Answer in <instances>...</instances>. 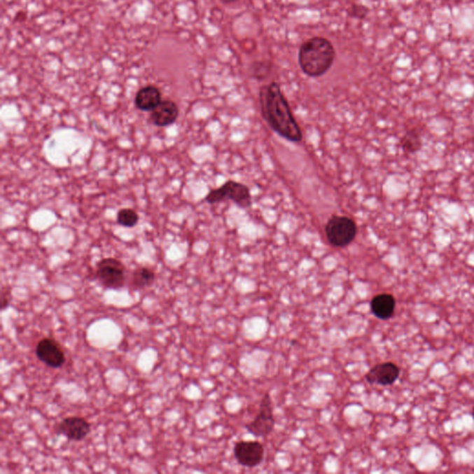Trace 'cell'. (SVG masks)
Instances as JSON below:
<instances>
[{"mask_svg": "<svg viewBox=\"0 0 474 474\" xmlns=\"http://www.w3.org/2000/svg\"><path fill=\"white\" fill-rule=\"evenodd\" d=\"M205 200L209 204L232 200L241 208H249L251 205L249 189L243 183L235 181H228L221 188L211 190L206 195Z\"/></svg>", "mask_w": 474, "mask_h": 474, "instance_id": "277c9868", "label": "cell"}, {"mask_svg": "<svg viewBox=\"0 0 474 474\" xmlns=\"http://www.w3.org/2000/svg\"><path fill=\"white\" fill-rule=\"evenodd\" d=\"M354 221L346 216H333L326 225L327 239L335 248H344L354 241L357 235Z\"/></svg>", "mask_w": 474, "mask_h": 474, "instance_id": "3957f363", "label": "cell"}, {"mask_svg": "<svg viewBox=\"0 0 474 474\" xmlns=\"http://www.w3.org/2000/svg\"><path fill=\"white\" fill-rule=\"evenodd\" d=\"M271 71V64L265 62H257L253 63L251 66V73L253 76L258 80L265 79L269 76Z\"/></svg>", "mask_w": 474, "mask_h": 474, "instance_id": "e0dca14e", "label": "cell"}, {"mask_svg": "<svg viewBox=\"0 0 474 474\" xmlns=\"http://www.w3.org/2000/svg\"><path fill=\"white\" fill-rule=\"evenodd\" d=\"M179 116V108L172 100H162L153 111H151V120L158 127H166L174 125Z\"/></svg>", "mask_w": 474, "mask_h": 474, "instance_id": "8fae6325", "label": "cell"}, {"mask_svg": "<svg viewBox=\"0 0 474 474\" xmlns=\"http://www.w3.org/2000/svg\"><path fill=\"white\" fill-rule=\"evenodd\" d=\"M139 221V215L133 209H122L117 214V223L126 228H133Z\"/></svg>", "mask_w": 474, "mask_h": 474, "instance_id": "2e32d148", "label": "cell"}, {"mask_svg": "<svg viewBox=\"0 0 474 474\" xmlns=\"http://www.w3.org/2000/svg\"><path fill=\"white\" fill-rule=\"evenodd\" d=\"M400 370L398 365L393 363H384L375 365L365 375V379L370 384L378 386H391L398 380Z\"/></svg>", "mask_w": 474, "mask_h": 474, "instance_id": "9c48e42d", "label": "cell"}, {"mask_svg": "<svg viewBox=\"0 0 474 474\" xmlns=\"http://www.w3.org/2000/svg\"><path fill=\"white\" fill-rule=\"evenodd\" d=\"M37 358L48 367L57 369L65 363L66 358L64 351L55 339L47 337L43 338L37 344L36 349Z\"/></svg>", "mask_w": 474, "mask_h": 474, "instance_id": "ba28073f", "label": "cell"}, {"mask_svg": "<svg viewBox=\"0 0 474 474\" xmlns=\"http://www.w3.org/2000/svg\"><path fill=\"white\" fill-rule=\"evenodd\" d=\"M260 104L263 117L275 133L291 142L302 140V132L277 83L260 88Z\"/></svg>", "mask_w": 474, "mask_h": 474, "instance_id": "6da1fadb", "label": "cell"}, {"mask_svg": "<svg viewBox=\"0 0 474 474\" xmlns=\"http://www.w3.org/2000/svg\"><path fill=\"white\" fill-rule=\"evenodd\" d=\"M162 102V92L154 85L144 86L134 99L136 107L142 111H152Z\"/></svg>", "mask_w": 474, "mask_h": 474, "instance_id": "7c38bea8", "label": "cell"}, {"mask_svg": "<svg viewBox=\"0 0 474 474\" xmlns=\"http://www.w3.org/2000/svg\"><path fill=\"white\" fill-rule=\"evenodd\" d=\"M220 1L224 3V4H232V3L237 2L238 0H220Z\"/></svg>", "mask_w": 474, "mask_h": 474, "instance_id": "d6986e66", "label": "cell"}, {"mask_svg": "<svg viewBox=\"0 0 474 474\" xmlns=\"http://www.w3.org/2000/svg\"><path fill=\"white\" fill-rule=\"evenodd\" d=\"M274 425V405L271 396L267 393L261 399L258 414L246 425V429L256 438H266L272 432Z\"/></svg>", "mask_w": 474, "mask_h": 474, "instance_id": "8992f818", "label": "cell"}, {"mask_svg": "<svg viewBox=\"0 0 474 474\" xmlns=\"http://www.w3.org/2000/svg\"><path fill=\"white\" fill-rule=\"evenodd\" d=\"M155 278H156V275L151 269L148 268V267H140L132 275V286L134 289L146 288V287L153 284Z\"/></svg>", "mask_w": 474, "mask_h": 474, "instance_id": "5bb4252c", "label": "cell"}, {"mask_svg": "<svg viewBox=\"0 0 474 474\" xmlns=\"http://www.w3.org/2000/svg\"><path fill=\"white\" fill-rule=\"evenodd\" d=\"M400 145L404 152L407 154H414L421 148V139L416 129L407 131L402 137Z\"/></svg>", "mask_w": 474, "mask_h": 474, "instance_id": "9a60e30c", "label": "cell"}, {"mask_svg": "<svg viewBox=\"0 0 474 474\" xmlns=\"http://www.w3.org/2000/svg\"><path fill=\"white\" fill-rule=\"evenodd\" d=\"M263 445L258 441H239L234 447V455L238 463L244 467L254 468L263 462Z\"/></svg>", "mask_w": 474, "mask_h": 474, "instance_id": "52a82bcc", "label": "cell"}, {"mask_svg": "<svg viewBox=\"0 0 474 474\" xmlns=\"http://www.w3.org/2000/svg\"><path fill=\"white\" fill-rule=\"evenodd\" d=\"M368 8L365 6L353 5L349 11V15L357 19H364L368 14Z\"/></svg>", "mask_w": 474, "mask_h": 474, "instance_id": "ac0fdd59", "label": "cell"}, {"mask_svg": "<svg viewBox=\"0 0 474 474\" xmlns=\"http://www.w3.org/2000/svg\"><path fill=\"white\" fill-rule=\"evenodd\" d=\"M336 53L332 43L321 36L306 40L298 51V64L306 76H324L334 64Z\"/></svg>", "mask_w": 474, "mask_h": 474, "instance_id": "7a4b0ae2", "label": "cell"}, {"mask_svg": "<svg viewBox=\"0 0 474 474\" xmlns=\"http://www.w3.org/2000/svg\"><path fill=\"white\" fill-rule=\"evenodd\" d=\"M90 432V424L82 417H68L62 419L57 428L59 435L73 441H81Z\"/></svg>", "mask_w": 474, "mask_h": 474, "instance_id": "30bf717a", "label": "cell"}, {"mask_svg": "<svg viewBox=\"0 0 474 474\" xmlns=\"http://www.w3.org/2000/svg\"><path fill=\"white\" fill-rule=\"evenodd\" d=\"M97 278L103 286L109 289H120L125 286L126 268L122 261L106 258L97 264Z\"/></svg>", "mask_w": 474, "mask_h": 474, "instance_id": "5b68a950", "label": "cell"}, {"mask_svg": "<svg viewBox=\"0 0 474 474\" xmlns=\"http://www.w3.org/2000/svg\"><path fill=\"white\" fill-rule=\"evenodd\" d=\"M396 300L392 295L380 294L375 295L370 301V310L376 318L389 320L393 315Z\"/></svg>", "mask_w": 474, "mask_h": 474, "instance_id": "4fadbf2b", "label": "cell"}]
</instances>
